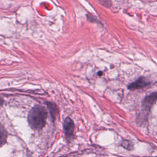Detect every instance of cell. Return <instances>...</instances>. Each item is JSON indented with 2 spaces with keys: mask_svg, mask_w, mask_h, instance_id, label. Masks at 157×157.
Here are the masks:
<instances>
[{
  "mask_svg": "<svg viewBox=\"0 0 157 157\" xmlns=\"http://www.w3.org/2000/svg\"><path fill=\"white\" fill-rule=\"evenodd\" d=\"M45 104H46L47 107L48 108L49 113L50 114L52 119L53 121H54L56 118L58 113V109L55 103L47 102Z\"/></svg>",
  "mask_w": 157,
  "mask_h": 157,
  "instance_id": "5",
  "label": "cell"
},
{
  "mask_svg": "<svg viewBox=\"0 0 157 157\" xmlns=\"http://www.w3.org/2000/svg\"><path fill=\"white\" fill-rule=\"evenodd\" d=\"M150 81L147 80L145 77H140L135 82L131 83L128 86V88L131 90H137V89H140L144 88L147 86V85H150Z\"/></svg>",
  "mask_w": 157,
  "mask_h": 157,
  "instance_id": "4",
  "label": "cell"
},
{
  "mask_svg": "<svg viewBox=\"0 0 157 157\" xmlns=\"http://www.w3.org/2000/svg\"><path fill=\"white\" fill-rule=\"evenodd\" d=\"M157 101V92L153 93L150 95L144 98L142 102V109L137 117L140 122H142L147 118V115L152 105Z\"/></svg>",
  "mask_w": 157,
  "mask_h": 157,
  "instance_id": "2",
  "label": "cell"
},
{
  "mask_svg": "<svg viewBox=\"0 0 157 157\" xmlns=\"http://www.w3.org/2000/svg\"><path fill=\"white\" fill-rule=\"evenodd\" d=\"M0 137H1V139H0L1 146L2 147L6 143V139H7V131L4 128L2 124L1 125V128H0Z\"/></svg>",
  "mask_w": 157,
  "mask_h": 157,
  "instance_id": "6",
  "label": "cell"
},
{
  "mask_svg": "<svg viewBox=\"0 0 157 157\" xmlns=\"http://www.w3.org/2000/svg\"><path fill=\"white\" fill-rule=\"evenodd\" d=\"M63 129L66 139L67 142H69L74 136L75 129V124L71 118L67 117L64 119L63 122Z\"/></svg>",
  "mask_w": 157,
  "mask_h": 157,
  "instance_id": "3",
  "label": "cell"
},
{
  "mask_svg": "<svg viewBox=\"0 0 157 157\" xmlns=\"http://www.w3.org/2000/svg\"><path fill=\"white\" fill-rule=\"evenodd\" d=\"M121 145L124 148H126V150H131L133 148V145L131 143V142L129 141V140H124L121 142Z\"/></svg>",
  "mask_w": 157,
  "mask_h": 157,
  "instance_id": "7",
  "label": "cell"
},
{
  "mask_svg": "<svg viewBox=\"0 0 157 157\" xmlns=\"http://www.w3.org/2000/svg\"><path fill=\"white\" fill-rule=\"evenodd\" d=\"M47 118V111L44 107L40 105L33 106L28 115L29 126L34 130L42 129L45 125Z\"/></svg>",
  "mask_w": 157,
  "mask_h": 157,
  "instance_id": "1",
  "label": "cell"
}]
</instances>
